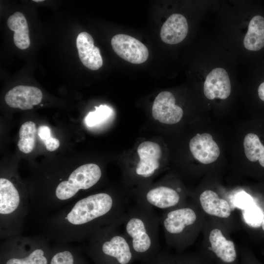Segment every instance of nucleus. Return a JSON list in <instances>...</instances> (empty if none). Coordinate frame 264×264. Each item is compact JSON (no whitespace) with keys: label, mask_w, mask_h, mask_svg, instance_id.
<instances>
[{"label":"nucleus","mask_w":264,"mask_h":264,"mask_svg":"<svg viewBox=\"0 0 264 264\" xmlns=\"http://www.w3.org/2000/svg\"><path fill=\"white\" fill-rule=\"evenodd\" d=\"M243 217L245 222L252 227H259L264 219L262 210L254 203L243 210Z\"/></svg>","instance_id":"obj_23"},{"label":"nucleus","mask_w":264,"mask_h":264,"mask_svg":"<svg viewBox=\"0 0 264 264\" xmlns=\"http://www.w3.org/2000/svg\"><path fill=\"white\" fill-rule=\"evenodd\" d=\"M122 224L135 261L147 264L160 252L159 218L154 209L135 202L127 209Z\"/></svg>","instance_id":"obj_2"},{"label":"nucleus","mask_w":264,"mask_h":264,"mask_svg":"<svg viewBox=\"0 0 264 264\" xmlns=\"http://www.w3.org/2000/svg\"><path fill=\"white\" fill-rule=\"evenodd\" d=\"M7 25L14 32L13 40L16 46L21 49L27 48L30 41L28 23L23 14L17 12L11 15L8 19Z\"/></svg>","instance_id":"obj_17"},{"label":"nucleus","mask_w":264,"mask_h":264,"mask_svg":"<svg viewBox=\"0 0 264 264\" xmlns=\"http://www.w3.org/2000/svg\"><path fill=\"white\" fill-rule=\"evenodd\" d=\"M159 218L167 242L171 243L195 223L197 215L191 208L183 207L168 210Z\"/></svg>","instance_id":"obj_5"},{"label":"nucleus","mask_w":264,"mask_h":264,"mask_svg":"<svg viewBox=\"0 0 264 264\" xmlns=\"http://www.w3.org/2000/svg\"><path fill=\"white\" fill-rule=\"evenodd\" d=\"M183 114L182 109L176 105V99L171 92H161L155 98L152 107L154 119L163 124H174L181 120Z\"/></svg>","instance_id":"obj_9"},{"label":"nucleus","mask_w":264,"mask_h":264,"mask_svg":"<svg viewBox=\"0 0 264 264\" xmlns=\"http://www.w3.org/2000/svg\"><path fill=\"white\" fill-rule=\"evenodd\" d=\"M231 91L230 79L224 69L214 68L207 75L203 85V92L208 99H226L230 95Z\"/></svg>","instance_id":"obj_12"},{"label":"nucleus","mask_w":264,"mask_h":264,"mask_svg":"<svg viewBox=\"0 0 264 264\" xmlns=\"http://www.w3.org/2000/svg\"><path fill=\"white\" fill-rule=\"evenodd\" d=\"M47 151L53 152L57 150L60 146L59 140L54 137H51L43 141Z\"/></svg>","instance_id":"obj_27"},{"label":"nucleus","mask_w":264,"mask_h":264,"mask_svg":"<svg viewBox=\"0 0 264 264\" xmlns=\"http://www.w3.org/2000/svg\"><path fill=\"white\" fill-rule=\"evenodd\" d=\"M243 147L247 158L251 162L259 161L264 167V146L256 134L249 133L244 138Z\"/></svg>","instance_id":"obj_19"},{"label":"nucleus","mask_w":264,"mask_h":264,"mask_svg":"<svg viewBox=\"0 0 264 264\" xmlns=\"http://www.w3.org/2000/svg\"><path fill=\"white\" fill-rule=\"evenodd\" d=\"M111 44L117 55L132 64H142L148 58L147 47L140 41L129 35H115L111 39Z\"/></svg>","instance_id":"obj_7"},{"label":"nucleus","mask_w":264,"mask_h":264,"mask_svg":"<svg viewBox=\"0 0 264 264\" xmlns=\"http://www.w3.org/2000/svg\"><path fill=\"white\" fill-rule=\"evenodd\" d=\"M102 172L95 163L83 164L74 170L68 180L59 183L47 199V205L51 212L56 211L73 201L81 191H86L100 181Z\"/></svg>","instance_id":"obj_4"},{"label":"nucleus","mask_w":264,"mask_h":264,"mask_svg":"<svg viewBox=\"0 0 264 264\" xmlns=\"http://www.w3.org/2000/svg\"><path fill=\"white\" fill-rule=\"evenodd\" d=\"M195 261L188 257H177L159 252L147 264H196Z\"/></svg>","instance_id":"obj_24"},{"label":"nucleus","mask_w":264,"mask_h":264,"mask_svg":"<svg viewBox=\"0 0 264 264\" xmlns=\"http://www.w3.org/2000/svg\"><path fill=\"white\" fill-rule=\"evenodd\" d=\"M33 1H34V2H42V1H43L44 0H33Z\"/></svg>","instance_id":"obj_30"},{"label":"nucleus","mask_w":264,"mask_h":264,"mask_svg":"<svg viewBox=\"0 0 264 264\" xmlns=\"http://www.w3.org/2000/svg\"><path fill=\"white\" fill-rule=\"evenodd\" d=\"M76 46L80 61L86 67L95 70L102 66L100 49L94 46L93 39L89 33H79L76 39Z\"/></svg>","instance_id":"obj_13"},{"label":"nucleus","mask_w":264,"mask_h":264,"mask_svg":"<svg viewBox=\"0 0 264 264\" xmlns=\"http://www.w3.org/2000/svg\"><path fill=\"white\" fill-rule=\"evenodd\" d=\"M211 247L216 257L226 264L235 262L237 254L234 242L227 240L219 229H213L209 235Z\"/></svg>","instance_id":"obj_15"},{"label":"nucleus","mask_w":264,"mask_h":264,"mask_svg":"<svg viewBox=\"0 0 264 264\" xmlns=\"http://www.w3.org/2000/svg\"><path fill=\"white\" fill-rule=\"evenodd\" d=\"M127 204L124 198L108 192L81 198L41 218V235L56 243L83 242L100 229L120 226Z\"/></svg>","instance_id":"obj_1"},{"label":"nucleus","mask_w":264,"mask_h":264,"mask_svg":"<svg viewBox=\"0 0 264 264\" xmlns=\"http://www.w3.org/2000/svg\"><path fill=\"white\" fill-rule=\"evenodd\" d=\"M37 132L36 124L33 122L27 121L21 126L18 147L22 152L29 154L33 150L36 144Z\"/></svg>","instance_id":"obj_20"},{"label":"nucleus","mask_w":264,"mask_h":264,"mask_svg":"<svg viewBox=\"0 0 264 264\" xmlns=\"http://www.w3.org/2000/svg\"><path fill=\"white\" fill-rule=\"evenodd\" d=\"M95 110L90 111L85 118V124L88 127L100 125L107 121L113 113L112 109L107 105L95 107Z\"/></svg>","instance_id":"obj_21"},{"label":"nucleus","mask_w":264,"mask_h":264,"mask_svg":"<svg viewBox=\"0 0 264 264\" xmlns=\"http://www.w3.org/2000/svg\"><path fill=\"white\" fill-rule=\"evenodd\" d=\"M202 208L207 214L221 218H227L231 214V208L228 202L219 198L215 192L207 190L199 196Z\"/></svg>","instance_id":"obj_16"},{"label":"nucleus","mask_w":264,"mask_h":264,"mask_svg":"<svg viewBox=\"0 0 264 264\" xmlns=\"http://www.w3.org/2000/svg\"><path fill=\"white\" fill-rule=\"evenodd\" d=\"M119 227L100 229L83 242L96 264H132L135 261L129 241Z\"/></svg>","instance_id":"obj_3"},{"label":"nucleus","mask_w":264,"mask_h":264,"mask_svg":"<svg viewBox=\"0 0 264 264\" xmlns=\"http://www.w3.org/2000/svg\"><path fill=\"white\" fill-rule=\"evenodd\" d=\"M37 133L43 141L51 137L50 128L44 125L40 126L37 129Z\"/></svg>","instance_id":"obj_26"},{"label":"nucleus","mask_w":264,"mask_h":264,"mask_svg":"<svg viewBox=\"0 0 264 264\" xmlns=\"http://www.w3.org/2000/svg\"><path fill=\"white\" fill-rule=\"evenodd\" d=\"M246 49L258 51L264 46V18L254 16L250 21L248 30L243 40Z\"/></svg>","instance_id":"obj_18"},{"label":"nucleus","mask_w":264,"mask_h":264,"mask_svg":"<svg viewBox=\"0 0 264 264\" xmlns=\"http://www.w3.org/2000/svg\"><path fill=\"white\" fill-rule=\"evenodd\" d=\"M137 152L140 160L135 167V175L143 179L152 177L160 166V146L154 142L144 141L139 144Z\"/></svg>","instance_id":"obj_8"},{"label":"nucleus","mask_w":264,"mask_h":264,"mask_svg":"<svg viewBox=\"0 0 264 264\" xmlns=\"http://www.w3.org/2000/svg\"><path fill=\"white\" fill-rule=\"evenodd\" d=\"M262 227L263 230L264 231V220H263V222H262Z\"/></svg>","instance_id":"obj_29"},{"label":"nucleus","mask_w":264,"mask_h":264,"mask_svg":"<svg viewBox=\"0 0 264 264\" xmlns=\"http://www.w3.org/2000/svg\"><path fill=\"white\" fill-rule=\"evenodd\" d=\"M42 98V92L39 88L19 85L6 93L5 100L10 107L26 110L32 109L34 106L39 104Z\"/></svg>","instance_id":"obj_10"},{"label":"nucleus","mask_w":264,"mask_h":264,"mask_svg":"<svg viewBox=\"0 0 264 264\" xmlns=\"http://www.w3.org/2000/svg\"><path fill=\"white\" fill-rule=\"evenodd\" d=\"M254 203L252 197L244 192L238 194L235 200V204L243 210L246 209Z\"/></svg>","instance_id":"obj_25"},{"label":"nucleus","mask_w":264,"mask_h":264,"mask_svg":"<svg viewBox=\"0 0 264 264\" xmlns=\"http://www.w3.org/2000/svg\"><path fill=\"white\" fill-rule=\"evenodd\" d=\"M181 191L179 187L174 188L167 185L159 184L140 194L136 202L154 210L156 208L167 211L180 204Z\"/></svg>","instance_id":"obj_6"},{"label":"nucleus","mask_w":264,"mask_h":264,"mask_svg":"<svg viewBox=\"0 0 264 264\" xmlns=\"http://www.w3.org/2000/svg\"><path fill=\"white\" fill-rule=\"evenodd\" d=\"M188 31V25L185 17L180 14H173L163 23L160 35L163 42L175 44L182 42Z\"/></svg>","instance_id":"obj_14"},{"label":"nucleus","mask_w":264,"mask_h":264,"mask_svg":"<svg viewBox=\"0 0 264 264\" xmlns=\"http://www.w3.org/2000/svg\"><path fill=\"white\" fill-rule=\"evenodd\" d=\"M258 92L260 99L264 101V82L261 83L259 86Z\"/></svg>","instance_id":"obj_28"},{"label":"nucleus","mask_w":264,"mask_h":264,"mask_svg":"<svg viewBox=\"0 0 264 264\" xmlns=\"http://www.w3.org/2000/svg\"><path fill=\"white\" fill-rule=\"evenodd\" d=\"M189 148L194 157L205 164L215 162L220 154L218 144L208 133L194 136L190 141Z\"/></svg>","instance_id":"obj_11"},{"label":"nucleus","mask_w":264,"mask_h":264,"mask_svg":"<svg viewBox=\"0 0 264 264\" xmlns=\"http://www.w3.org/2000/svg\"><path fill=\"white\" fill-rule=\"evenodd\" d=\"M67 243H57L56 252L52 256L49 264H75L74 253Z\"/></svg>","instance_id":"obj_22"}]
</instances>
